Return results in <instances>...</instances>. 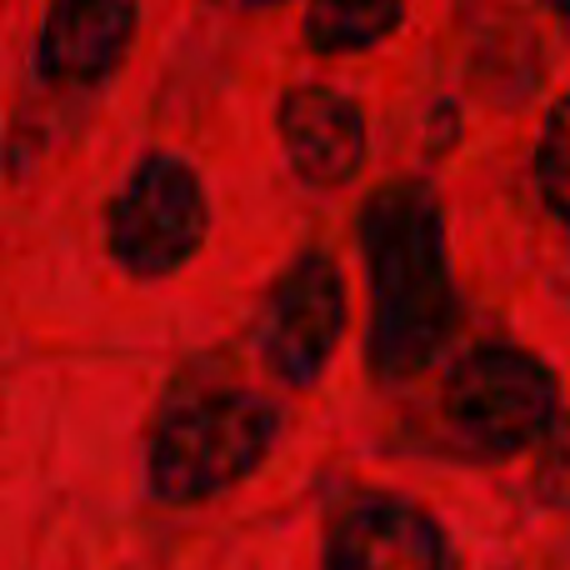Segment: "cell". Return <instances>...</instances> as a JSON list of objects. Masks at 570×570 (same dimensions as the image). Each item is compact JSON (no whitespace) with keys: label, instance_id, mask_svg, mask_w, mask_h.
Returning a JSON list of instances; mask_svg holds the SVG:
<instances>
[{"label":"cell","instance_id":"cell-1","mask_svg":"<svg viewBox=\"0 0 570 570\" xmlns=\"http://www.w3.org/2000/svg\"><path fill=\"white\" fill-rule=\"evenodd\" d=\"M365 266V355L385 385L411 381L441 355L461 321L451 220L431 180H385L355 216Z\"/></svg>","mask_w":570,"mask_h":570},{"label":"cell","instance_id":"cell-2","mask_svg":"<svg viewBox=\"0 0 570 570\" xmlns=\"http://www.w3.org/2000/svg\"><path fill=\"white\" fill-rule=\"evenodd\" d=\"M285 415L261 391H206L160 415L146 445V495L196 505L236 491L271 461Z\"/></svg>","mask_w":570,"mask_h":570},{"label":"cell","instance_id":"cell-3","mask_svg":"<svg viewBox=\"0 0 570 570\" xmlns=\"http://www.w3.org/2000/svg\"><path fill=\"white\" fill-rule=\"evenodd\" d=\"M561 385L535 351L485 341L451 365L441 385V425L461 451L481 461H511L535 451L561 425Z\"/></svg>","mask_w":570,"mask_h":570},{"label":"cell","instance_id":"cell-4","mask_svg":"<svg viewBox=\"0 0 570 570\" xmlns=\"http://www.w3.org/2000/svg\"><path fill=\"white\" fill-rule=\"evenodd\" d=\"M210 236V196L190 160L146 150L106 200V256L130 281H166L200 256Z\"/></svg>","mask_w":570,"mask_h":570},{"label":"cell","instance_id":"cell-5","mask_svg":"<svg viewBox=\"0 0 570 570\" xmlns=\"http://www.w3.org/2000/svg\"><path fill=\"white\" fill-rule=\"evenodd\" d=\"M351 331V291L331 250H301L276 276L256 315V355L281 385L311 391L325 381Z\"/></svg>","mask_w":570,"mask_h":570},{"label":"cell","instance_id":"cell-6","mask_svg":"<svg viewBox=\"0 0 570 570\" xmlns=\"http://www.w3.org/2000/svg\"><path fill=\"white\" fill-rule=\"evenodd\" d=\"M276 140L305 190H345L371 160V120L331 80H295L276 100Z\"/></svg>","mask_w":570,"mask_h":570},{"label":"cell","instance_id":"cell-7","mask_svg":"<svg viewBox=\"0 0 570 570\" xmlns=\"http://www.w3.org/2000/svg\"><path fill=\"white\" fill-rule=\"evenodd\" d=\"M140 0H46L30 66L56 90H96L136 50Z\"/></svg>","mask_w":570,"mask_h":570},{"label":"cell","instance_id":"cell-8","mask_svg":"<svg viewBox=\"0 0 570 570\" xmlns=\"http://www.w3.org/2000/svg\"><path fill=\"white\" fill-rule=\"evenodd\" d=\"M325 570H455L445 525L391 491L355 495L325 535Z\"/></svg>","mask_w":570,"mask_h":570},{"label":"cell","instance_id":"cell-9","mask_svg":"<svg viewBox=\"0 0 570 570\" xmlns=\"http://www.w3.org/2000/svg\"><path fill=\"white\" fill-rule=\"evenodd\" d=\"M471 86L495 106H521L546 80V50L521 0H461Z\"/></svg>","mask_w":570,"mask_h":570},{"label":"cell","instance_id":"cell-10","mask_svg":"<svg viewBox=\"0 0 570 570\" xmlns=\"http://www.w3.org/2000/svg\"><path fill=\"white\" fill-rule=\"evenodd\" d=\"M411 20V0H305L301 46L321 60L375 50Z\"/></svg>","mask_w":570,"mask_h":570},{"label":"cell","instance_id":"cell-11","mask_svg":"<svg viewBox=\"0 0 570 570\" xmlns=\"http://www.w3.org/2000/svg\"><path fill=\"white\" fill-rule=\"evenodd\" d=\"M531 176H535V196H541L546 216L561 220L570 230V90L561 100H551L535 136V156H531Z\"/></svg>","mask_w":570,"mask_h":570},{"label":"cell","instance_id":"cell-12","mask_svg":"<svg viewBox=\"0 0 570 570\" xmlns=\"http://www.w3.org/2000/svg\"><path fill=\"white\" fill-rule=\"evenodd\" d=\"M541 471H535V485L551 505H566L570 511V415L556 425V435L541 445Z\"/></svg>","mask_w":570,"mask_h":570},{"label":"cell","instance_id":"cell-13","mask_svg":"<svg viewBox=\"0 0 570 570\" xmlns=\"http://www.w3.org/2000/svg\"><path fill=\"white\" fill-rule=\"evenodd\" d=\"M216 10H226V16H266V10L285 6V0H210Z\"/></svg>","mask_w":570,"mask_h":570},{"label":"cell","instance_id":"cell-14","mask_svg":"<svg viewBox=\"0 0 570 570\" xmlns=\"http://www.w3.org/2000/svg\"><path fill=\"white\" fill-rule=\"evenodd\" d=\"M535 10H546V16H556V20H570V0H531Z\"/></svg>","mask_w":570,"mask_h":570}]
</instances>
